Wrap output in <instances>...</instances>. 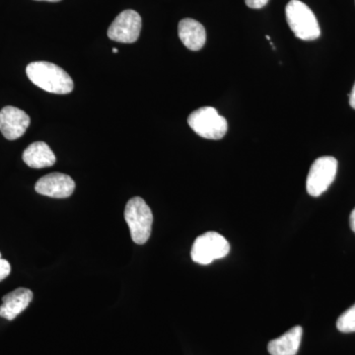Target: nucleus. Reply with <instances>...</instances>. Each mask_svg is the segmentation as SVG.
Here are the masks:
<instances>
[{
  "mask_svg": "<svg viewBox=\"0 0 355 355\" xmlns=\"http://www.w3.org/2000/svg\"><path fill=\"white\" fill-rule=\"evenodd\" d=\"M31 83L46 92L69 94L74 88L73 80L62 67L48 62H34L26 69Z\"/></svg>",
  "mask_w": 355,
  "mask_h": 355,
  "instance_id": "nucleus-1",
  "label": "nucleus"
},
{
  "mask_svg": "<svg viewBox=\"0 0 355 355\" xmlns=\"http://www.w3.org/2000/svg\"><path fill=\"white\" fill-rule=\"evenodd\" d=\"M286 21L291 31L303 41H314L321 35L319 23L309 7L300 0H291L286 7Z\"/></svg>",
  "mask_w": 355,
  "mask_h": 355,
  "instance_id": "nucleus-2",
  "label": "nucleus"
},
{
  "mask_svg": "<svg viewBox=\"0 0 355 355\" xmlns=\"http://www.w3.org/2000/svg\"><path fill=\"white\" fill-rule=\"evenodd\" d=\"M125 219L132 241L139 245L146 244L150 238L153 223V211L146 200L139 197L130 198L125 205Z\"/></svg>",
  "mask_w": 355,
  "mask_h": 355,
  "instance_id": "nucleus-3",
  "label": "nucleus"
},
{
  "mask_svg": "<svg viewBox=\"0 0 355 355\" xmlns=\"http://www.w3.org/2000/svg\"><path fill=\"white\" fill-rule=\"evenodd\" d=\"M188 123L193 132L207 139H221L228 130L227 121L212 107L196 110L189 116Z\"/></svg>",
  "mask_w": 355,
  "mask_h": 355,
  "instance_id": "nucleus-4",
  "label": "nucleus"
},
{
  "mask_svg": "<svg viewBox=\"0 0 355 355\" xmlns=\"http://www.w3.org/2000/svg\"><path fill=\"white\" fill-rule=\"evenodd\" d=\"M229 251L230 245L227 240L219 233L209 231L195 240L191 257L195 263L205 266L218 259L225 258Z\"/></svg>",
  "mask_w": 355,
  "mask_h": 355,
  "instance_id": "nucleus-5",
  "label": "nucleus"
},
{
  "mask_svg": "<svg viewBox=\"0 0 355 355\" xmlns=\"http://www.w3.org/2000/svg\"><path fill=\"white\" fill-rule=\"evenodd\" d=\"M338 171V161L331 156L318 158L308 173L306 189L312 197H320L333 184Z\"/></svg>",
  "mask_w": 355,
  "mask_h": 355,
  "instance_id": "nucleus-6",
  "label": "nucleus"
},
{
  "mask_svg": "<svg viewBox=\"0 0 355 355\" xmlns=\"http://www.w3.org/2000/svg\"><path fill=\"white\" fill-rule=\"evenodd\" d=\"M141 26V17L137 11L125 10L110 26L108 37L118 43L132 44L139 39Z\"/></svg>",
  "mask_w": 355,
  "mask_h": 355,
  "instance_id": "nucleus-7",
  "label": "nucleus"
},
{
  "mask_svg": "<svg viewBox=\"0 0 355 355\" xmlns=\"http://www.w3.org/2000/svg\"><path fill=\"white\" fill-rule=\"evenodd\" d=\"M35 190L46 197L67 198L76 190V183L71 177L62 173H51L37 182Z\"/></svg>",
  "mask_w": 355,
  "mask_h": 355,
  "instance_id": "nucleus-8",
  "label": "nucleus"
},
{
  "mask_svg": "<svg viewBox=\"0 0 355 355\" xmlns=\"http://www.w3.org/2000/svg\"><path fill=\"white\" fill-rule=\"evenodd\" d=\"M30 116L23 110L7 106L0 111V132L8 140L20 139L29 128Z\"/></svg>",
  "mask_w": 355,
  "mask_h": 355,
  "instance_id": "nucleus-9",
  "label": "nucleus"
},
{
  "mask_svg": "<svg viewBox=\"0 0 355 355\" xmlns=\"http://www.w3.org/2000/svg\"><path fill=\"white\" fill-rule=\"evenodd\" d=\"M33 292L27 288H18L6 294L0 306V317L12 321L32 302Z\"/></svg>",
  "mask_w": 355,
  "mask_h": 355,
  "instance_id": "nucleus-10",
  "label": "nucleus"
},
{
  "mask_svg": "<svg viewBox=\"0 0 355 355\" xmlns=\"http://www.w3.org/2000/svg\"><path fill=\"white\" fill-rule=\"evenodd\" d=\"M179 37L182 43L189 50L193 51L202 50L207 42V32L205 27L198 21L191 18L180 21Z\"/></svg>",
  "mask_w": 355,
  "mask_h": 355,
  "instance_id": "nucleus-11",
  "label": "nucleus"
},
{
  "mask_svg": "<svg viewBox=\"0 0 355 355\" xmlns=\"http://www.w3.org/2000/svg\"><path fill=\"white\" fill-rule=\"evenodd\" d=\"M302 327L296 326L268 345L270 355H296L302 338Z\"/></svg>",
  "mask_w": 355,
  "mask_h": 355,
  "instance_id": "nucleus-12",
  "label": "nucleus"
},
{
  "mask_svg": "<svg viewBox=\"0 0 355 355\" xmlns=\"http://www.w3.org/2000/svg\"><path fill=\"white\" fill-rule=\"evenodd\" d=\"M23 161L34 169L51 167L55 164L57 158L51 147L43 141H36L30 144L23 153Z\"/></svg>",
  "mask_w": 355,
  "mask_h": 355,
  "instance_id": "nucleus-13",
  "label": "nucleus"
},
{
  "mask_svg": "<svg viewBox=\"0 0 355 355\" xmlns=\"http://www.w3.org/2000/svg\"><path fill=\"white\" fill-rule=\"evenodd\" d=\"M336 328L342 333H355V304L338 317Z\"/></svg>",
  "mask_w": 355,
  "mask_h": 355,
  "instance_id": "nucleus-14",
  "label": "nucleus"
},
{
  "mask_svg": "<svg viewBox=\"0 0 355 355\" xmlns=\"http://www.w3.org/2000/svg\"><path fill=\"white\" fill-rule=\"evenodd\" d=\"M11 272V266L8 261L4 260L1 258V253H0V282L6 279Z\"/></svg>",
  "mask_w": 355,
  "mask_h": 355,
  "instance_id": "nucleus-15",
  "label": "nucleus"
},
{
  "mask_svg": "<svg viewBox=\"0 0 355 355\" xmlns=\"http://www.w3.org/2000/svg\"><path fill=\"white\" fill-rule=\"evenodd\" d=\"M245 2L250 8L261 9L268 4V0H245Z\"/></svg>",
  "mask_w": 355,
  "mask_h": 355,
  "instance_id": "nucleus-16",
  "label": "nucleus"
},
{
  "mask_svg": "<svg viewBox=\"0 0 355 355\" xmlns=\"http://www.w3.org/2000/svg\"><path fill=\"white\" fill-rule=\"evenodd\" d=\"M349 104L352 109L355 110V83L349 95Z\"/></svg>",
  "mask_w": 355,
  "mask_h": 355,
  "instance_id": "nucleus-17",
  "label": "nucleus"
},
{
  "mask_svg": "<svg viewBox=\"0 0 355 355\" xmlns=\"http://www.w3.org/2000/svg\"><path fill=\"white\" fill-rule=\"evenodd\" d=\"M349 224L350 227H352V230L355 233V209L352 210V214H350Z\"/></svg>",
  "mask_w": 355,
  "mask_h": 355,
  "instance_id": "nucleus-18",
  "label": "nucleus"
},
{
  "mask_svg": "<svg viewBox=\"0 0 355 355\" xmlns=\"http://www.w3.org/2000/svg\"><path fill=\"white\" fill-rule=\"evenodd\" d=\"M37 1L58 2L60 1V0H37Z\"/></svg>",
  "mask_w": 355,
  "mask_h": 355,
  "instance_id": "nucleus-19",
  "label": "nucleus"
},
{
  "mask_svg": "<svg viewBox=\"0 0 355 355\" xmlns=\"http://www.w3.org/2000/svg\"><path fill=\"white\" fill-rule=\"evenodd\" d=\"M119 50L118 49H113V53H118Z\"/></svg>",
  "mask_w": 355,
  "mask_h": 355,
  "instance_id": "nucleus-20",
  "label": "nucleus"
}]
</instances>
